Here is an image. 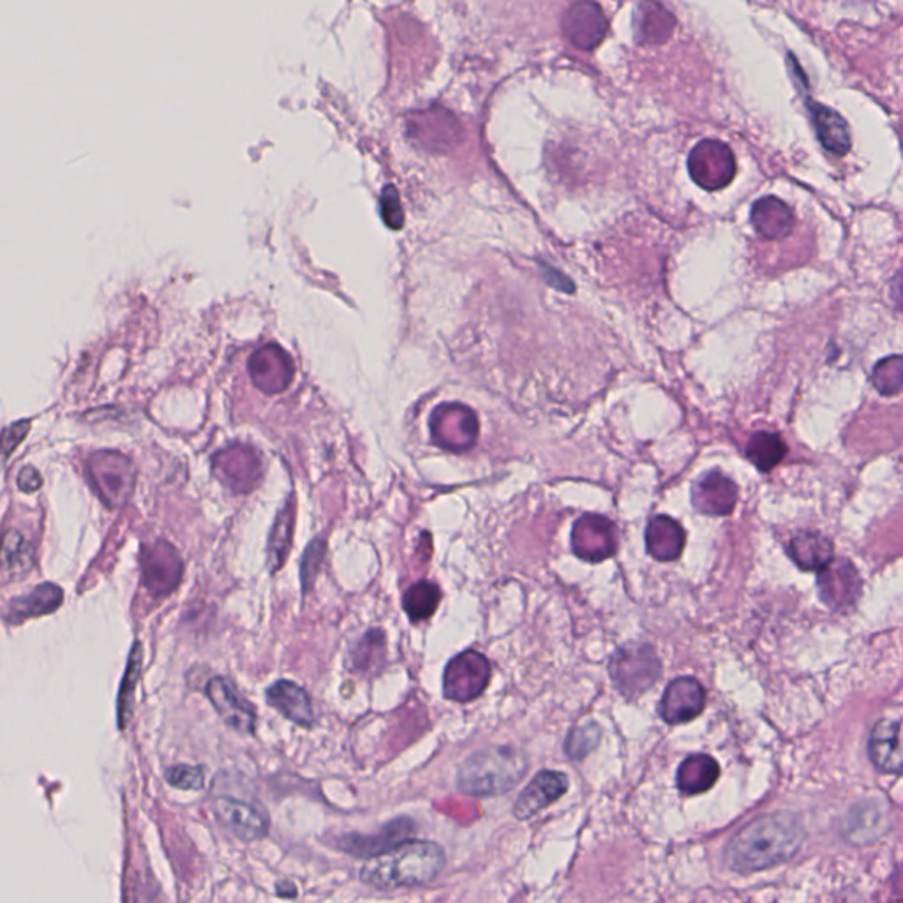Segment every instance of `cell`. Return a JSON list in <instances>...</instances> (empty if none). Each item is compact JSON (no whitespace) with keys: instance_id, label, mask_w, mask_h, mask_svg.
I'll use <instances>...</instances> for the list:
<instances>
[{"instance_id":"6da1fadb","label":"cell","mask_w":903,"mask_h":903,"mask_svg":"<svg viewBox=\"0 0 903 903\" xmlns=\"http://www.w3.org/2000/svg\"><path fill=\"white\" fill-rule=\"evenodd\" d=\"M805 831L787 811L759 817L729 842L725 861L737 873H754L789 861L802 847Z\"/></svg>"},{"instance_id":"7a4b0ae2","label":"cell","mask_w":903,"mask_h":903,"mask_svg":"<svg viewBox=\"0 0 903 903\" xmlns=\"http://www.w3.org/2000/svg\"><path fill=\"white\" fill-rule=\"evenodd\" d=\"M447 856L438 843L408 840L362 864L361 881L378 890L428 886L445 867Z\"/></svg>"},{"instance_id":"3957f363","label":"cell","mask_w":903,"mask_h":903,"mask_svg":"<svg viewBox=\"0 0 903 903\" xmlns=\"http://www.w3.org/2000/svg\"><path fill=\"white\" fill-rule=\"evenodd\" d=\"M528 759L512 746L479 750L461 764L458 787L470 796H499L525 778Z\"/></svg>"},{"instance_id":"277c9868","label":"cell","mask_w":903,"mask_h":903,"mask_svg":"<svg viewBox=\"0 0 903 903\" xmlns=\"http://www.w3.org/2000/svg\"><path fill=\"white\" fill-rule=\"evenodd\" d=\"M614 687L626 699H637L660 678V658L649 644H626L609 664Z\"/></svg>"},{"instance_id":"5b68a950","label":"cell","mask_w":903,"mask_h":903,"mask_svg":"<svg viewBox=\"0 0 903 903\" xmlns=\"http://www.w3.org/2000/svg\"><path fill=\"white\" fill-rule=\"evenodd\" d=\"M431 438L438 447L449 452H466L479 440V419L475 411L461 402H445L432 411Z\"/></svg>"},{"instance_id":"8992f818","label":"cell","mask_w":903,"mask_h":903,"mask_svg":"<svg viewBox=\"0 0 903 903\" xmlns=\"http://www.w3.org/2000/svg\"><path fill=\"white\" fill-rule=\"evenodd\" d=\"M88 479L108 507L128 502L135 487L131 461L119 452H97L87 463Z\"/></svg>"},{"instance_id":"52a82bcc","label":"cell","mask_w":903,"mask_h":903,"mask_svg":"<svg viewBox=\"0 0 903 903\" xmlns=\"http://www.w3.org/2000/svg\"><path fill=\"white\" fill-rule=\"evenodd\" d=\"M688 172L702 190H723L737 176V158L723 141L702 140L690 152Z\"/></svg>"},{"instance_id":"ba28073f","label":"cell","mask_w":903,"mask_h":903,"mask_svg":"<svg viewBox=\"0 0 903 903\" xmlns=\"http://www.w3.org/2000/svg\"><path fill=\"white\" fill-rule=\"evenodd\" d=\"M491 664L479 652H464L452 658L443 675V694L449 701L470 702L490 685Z\"/></svg>"},{"instance_id":"9c48e42d","label":"cell","mask_w":903,"mask_h":903,"mask_svg":"<svg viewBox=\"0 0 903 903\" xmlns=\"http://www.w3.org/2000/svg\"><path fill=\"white\" fill-rule=\"evenodd\" d=\"M616 526L599 514H584L572 528V551L581 560L600 563L616 552Z\"/></svg>"},{"instance_id":"30bf717a","label":"cell","mask_w":903,"mask_h":903,"mask_svg":"<svg viewBox=\"0 0 903 903\" xmlns=\"http://www.w3.org/2000/svg\"><path fill=\"white\" fill-rule=\"evenodd\" d=\"M141 576L147 590L155 596H164L181 582L184 563L172 544L161 542L143 547Z\"/></svg>"},{"instance_id":"8fae6325","label":"cell","mask_w":903,"mask_h":903,"mask_svg":"<svg viewBox=\"0 0 903 903\" xmlns=\"http://www.w3.org/2000/svg\"><path fill=\"white\" fill-rule=\"evenodd\" d=\"M221 825L244 842H256L269 835L270 820L260 807L232 796H221L212 803Z\"/></svg>"},{"instance_id":"7c38bea8","label":"cell","mask_w":903,"mask_h":903,"mask_svg":"<svg viewBox=\"0 0 903 903\" xmlns=\"http://www.w3.org/2000/svg\"><path fill=\"white\" fill-rule=\"evenodd\" d=\"M820 600L831 611L847 613L861 595V578L849 560H834L817 578Z\"/></svg>"},{"instance_id":"4fadbf2b","label":"cell","mask_w":903,"mask_h":903,"mask_svg":"<svg viewBox=\"0 0 903 903\" xmlns=\"http://www.w3.org/2000/svg\"><path fill=\"white\" fill-rule=\"evenodd\" d=\"M249 375L261 393L279 394L291 384L295 367L290 355L278 344H265L249 358Z\"/></svg>"},{"instance_id":"5bb4252c","label":"cell","mask_w":903,"mask_h":903,"mask_svg":"<svg viewBox=\"0 0 903 903\" xmlns=\"http://www.w3.org/2000/svg\"><path fill=\"white\" fill-rule=\"evenodd\" d=\"M413 820L408 819V817H399V819L385 825L375 835H344L337 840V846H340L341 851L348 852L355 858L370 860L375 856L384 854L394 847L408 842L413 837Z\"/></svg>"},{"instance_id":"9a60e30c","label":"cell","mask_w":903,"mask_h":903,"mask_svg":"<svg viewBox=\"0 0 903 903\" xmlns=\"http://www.w3.org/2000/svg\"><path fill=\"white\" fill-rule=\"evenodd\" d=\"M408 132L428 150L452 149L461 138V123L454 115L443 108L419 111L408 120Z\"/></svg>"},{"instance_id":"2e32d148","label":"cell","mask_w":903,"mask_h":903,"mask_svg":"<svg viewBox=\"0 0 903 903\" xmlns=\"http://www.w3.org/2000/svg\"><path fill=\"white\" fill-rule=\"evenodd\" d=\"M706 690L696 678L684 676L670 681L660 701V717L670 725L692 722L705 711Z\"/></svg>"},{"instance_id":"e0dca14e","label":"cell","mask_w":903,"mask_h":903,"mask_svg":"<svg viewBox=\"0 0 903 903\" xmlns=\"http://www.w3.org/2000/svg\"><path fill=\"white\" fill-rule=\"evenodd\" d=\"M208 701L214 706L223 722L240 734H252L256 728V711L243 696H238L234 685L225 678H212L205 688Z\"/></svg>"},{"instance_id":"ac0fdd59","label":"cell","mask_w":903,"mask_h":903,"mask_svg":"<svg viewBox=\"0 0 903 903\" xmlns=\"http://www.w3.org/2000/svg\"><path fill=\"white\" fill-rule=\"evenodd\" d=\"M569 787V776L565 773L552 772V770L537 773L534 781L529 782L525 791L519 794L516 807H514V816L519 820L531 819L537 816L538 811L563 798Z\"/></svg>"},{"instance_id":"d6986e66","label":"cell","mask_w":903,"mask_h":903,"mask_svg":"<svg viewBox=\"0 0 903 903\" xmlns=\"http://www.w3.org/2000/svg\"><path fill=\"white\" fill-rule=\"evenodd\" d=\"M608 29L604 11L593 2H578L570 6L569 11L565 13V35L578 49H596L604 41Z\"/></svg>"},{"instance_id":"ffe728a7","label":"cell","mask_w":903,"mask_h":903,"mask_svg":"<svg viewBox=\"0 0 903 903\" xmlns=\"http://www.w3.org/2000/svg\"><path fill=\"white\" fill-rule=\"evenodd\" d=\"M738 502V487L722 472H708L692 487V505L705 516H729Z\"/></svg>"},{"instance_id":"44dd1931","label":"cell","mask_w":903,"mask_h":903,"mask_svg":"<svg viewBox=\"0 0 903 903\" xmlns=\"http://www.w3.org/2000/svg\"><path fill=\"white\" fill-rule=\"evenodd\" d=\"M869 754L881 772H903V731L899 723L893 720L875 723L870 734Z\"/></svg>"},{"instance_id":"7402d4cb","label":"cell","mask_w":903,"mask_h":903,"mask_svg":"<svg viewBox=\"0 0 903 903\" xmlns=\"http://www.w3.org/2000/svg\"><path fill=\"white\" fill-rule=\"evenodd\" d=\"M267 702L278 710L284 719L300 728H311L314 723L313 705L304 688L281 679L267 690Z\"/></svg>"},{"instance_id":"603a6c76","label":"cell","mask_w":903,"mask_h":903,"mask_svg":"<svg viewBox=\"0 0 903 903\" xmlns=\"http://www.w3.org/2000/svg\"><path fill=\"white\" fill-rule=\"evenodd\" d=\"M811 123L816 128L817 138L820 146L828 150L829 154L846 155L851 150V131L849 123L842 115L834 108L820 105V103L808 101Z\"/></svg>"},{"instance_id":"cb8c5ba5","label":"cell","mask_w":903,"mask_h":903,"mask_svg":"<svg viewBox=\"0 0 903 903\" xmlns=\"http://www.w3.org/2000/svg\"><path fill=\"white\" fill-rule=\"evenodd\" d=\"M794 217L793 208L776 196H764L757 200L752 207V225L755 232L766 240H782L789 237L793 232Z\"/></svg>"},{"instance_id":"d4e9b609","label":"cell","mask_w":903,"mask_h":903,"mask_svg":"<svg viewBox=\"0 0 903 903\" xmlns=\"http://www.w3.org/2000/svg\"><path fill=\"white\" fill-rule=\"evenodd\" d=\"M685 529L667 516L653 517L646 528V549L657 561H676L684 555Z\"/></svg>"},{"instance_id":"484cf974","label":"cell","mask_w":903,"mask_h":903,"mask_svg":"<svg viewBox=\"0 0 903 903\" xmlns=\"http://www.w3.org/2000/svg\"><path fill=\"white\" fill-rule=\"evenodd\" d=\"M62 600H64V593H62L61 588L55 587L52 582H46V584L35 587L29 595L11 600L6 617H8V622L18 625V623L32 620V617L46 616V614L55 613L61 608Z\"/></svg>"},{"instance_id":"4316f807","label":"cell","mask_w":903,"mask_h":903,"mask_svg":"<svg viewBox=\"0 0 903 903\" xmlns=\"http://www.w3.org/2000/svg\"><path fill=\"white\" fill-rule=\"evenodd\" d=\"M834 544L828 537L814 531L796 535L789 542V556L799 569L823 572L834 563Z\"/></svg>"},{"instance_id":"83f0119b","label":"cell","mask_w":903,"mask_h":903,"mask_svg":"<svg viewBox=\"0 0 903 903\" xmlns=\"http://www.w3.org/2000/svg\"><path fill=\"white\" fill-rule=\"evenodd\" d=\"M720 766L711 755L694 754L679 764L676 785L687 796L708 793L719 782Z\"/></svg>"},{"instance_id":"f1b7e54d","label":"cell","mask_w":903,"mask_h":903,"mask_svg":"<svg viewBox=\"0 0 903 903\" xmlns=\"http://www.w3.org/2000/svg\"><path fill=\"white\" fill-rule=\"evenodd\" d=\"M676 20L673 13L658 4H641L635 11V32L637 40L646 44H662L669 40L675 31Z\"/></svg>"},{"instance_id":"f546056e","label":"cell","mask_w":903,"mask_h":903,"mask_svg":"<svg viewBox=\"0 0 903 903\" xmlns=\"http://www.w3.org/2000/svg\"><path fill=\"white\" fill-rule=\"evenodd\" d=\"M293 526H295V505H293V499H288L270 531L269 563L272 573L278 572L287 561L291 549V538H293Z\"/></svg>"},{"instance_id":"4dcf8cb0","label":"cell","mask_w":903,"mask_h":903,"mask_svg":"<svg viewBox=\"0 0 903 903\" xmlns=\"http://www.w3.org/2000/svg\"><path fill=\"white\" fill-rule=\"evenodd\" d=\"M787 454V447L775 432L759 431L750 438L746 447V458L761 472H772L773 467L782 463Z\"/></svg>"},{"instance_id":"1f68e13d","label":"cell","mask_w":903,"mask_h":903,"mask_svg":"<svg viewBox=\"0 0 903 903\" xmlns=\"http://www.w3.org/2000/svg\"><path fill=\"white\" fill-rule=\"evenodd\" d=\"M440 600L441 591L434 582L420 581L406 591L402 608L411 622H426L437 613Z\"/></svg>"},{"instance_id":"d6a6232c","label":"cell","mask_w":903,"mask_h":903,"mask_svg":"<svg viewBox=\"0 0 903 903\" xmlns=\"http://www.w3.org/2000/svg\"><path fill=\"white\" fill-rule=\"evenodd\" d=\"M34 563V551L31 544L22 535L11 529L4 537V552H2V572L4 578H20L29 572Z\"/></svg>"},{"instance_id":"836d02e7","label":"cell","mask_w":903,"mask_h":903,"mask_svg":"<svg viewBox=\"0 0 903 903\" xmlns=\"http://www.w3.org/2000/svg\"><path fill=\"white\" fill-rule=\"evenodd\" d=\"M141 666H143V648L140 643L132 644L129 653L128 667L123 675L122 687L119 692V723L120 729L126 728L131 719L132 705H135V690L140 681Z\"/></svg>"},{"instance_id":"e575fe53","label":"cell","mask_w":903,"mask_h":903,"mask_svg":"<svg viewBox=\"0 0 903 903\" xmlns=\"http://www.w3.org/2000/svg\"><path fill=\"white\" fill-rule=\"evenodd\" d=\"M873 387L882 396H896L903 390V357L891 355L875 364L872 373Z\"/></svg>"},{"instance_id":"d590c367","label":"cell","mask_w":903,"mask_h":903,"mask_svg":"<svg viewBox=\"0 0 903 903\" xmlns=\"http://www.w3.org/2000/svg\"><path fill=\"white\" fill-rule=\"evenodd\" d=\"M602 740V729L596 723L590 722L584 725H578L569 732L567 741H565V754L569 755L573 761H582L599 746Z\"/></svg>"},{"instance_id":"8d00e7d4","label":"cell","mask_w":903,"mask_h":903,"mask_svg":"<svg viewBox=\"0 0 903 903\" xmlns=\"http://www.w3.org/2000/svg\"><path fill=\"white\" fill-rule=\"evenodd\" d=\"M326 546L322 538H314L308 551L304 552L302 565H300V579H302V588L309 591L313 588L314 579H316L320 567H322L323 558H325Z\"/></svg>"},{"instance_id":"74e56055","label":"cell","mask_w":903,"mask_h":903,"mask_svg":"<svg viewBox=\"0 0 903 903\" xmlns=\"http://www.w3.org/2000/svg\"><path fill=\"white\" fill-rule=\"evenodd\" d=\"M203 767L190 766V764H179L172 766L166 772L168 784L181 791H200L203 787Z\"/></svg>"},{"instance_id":"f35d334b","label":"cell","mask_w":903,"mask_h":903,"mask_svg":"<svg viewBox=\"0 0 903 903\" xmlns=\"http://www.w3.org/2000/svg\"><path fill=\"white\" fill-rule=\"evenodd\" d=\"M379 207H381V217H384L385 225L390 229H401L405 225V212H402L401 198L394 185H387L381 200H379Z\"/></svg>"},{"instance_id":"ab89813d","label":"cell","mask_w":903,"mask_h":903,"mask_svg":"<svg viewBox=\"0 0 903 903\" xmlns=\"http://www.w3.org/2000/svg\"><path fill=\"white\" fill-rule=\"evenodd\" d=\"M29 429H31V422H29V420H22V422H17L6 428L4 438H2V458H4V463H8L9 455L13 454V450L25 440L26 434H29Z\"/></svg>"},{"instance_id":"60d3db41","label":"cell","mask_w":903,"mask_h":903,"mask_svg":"<svg viewBox=\"0 0 903 903\" xmlns=\"http://www.w3.org/2000/svg\"><path fill=\"white\" fill-rule=\"evenodd\" d=\"M41 485H43V479H41L40 472L35 467H23L20 475H18V487L23 493H35V491H40Z\"/></svg>"},{"instance_id":"b9f144b4","label":"cell","mask_w":903,"mask_h":903,"mask_svg":"<svg viewBox=\"0 0 903 903\" xmlns=\"http://www.w3.org/2000/svg\"><path fill=\"white\" fill-rule=\"evenodd\" d=\"M891 297L895 300L896 305L903 311V267L900 269V272L896 273L895 279H893V284H891Z\"/></svg>"}]
</instances>
